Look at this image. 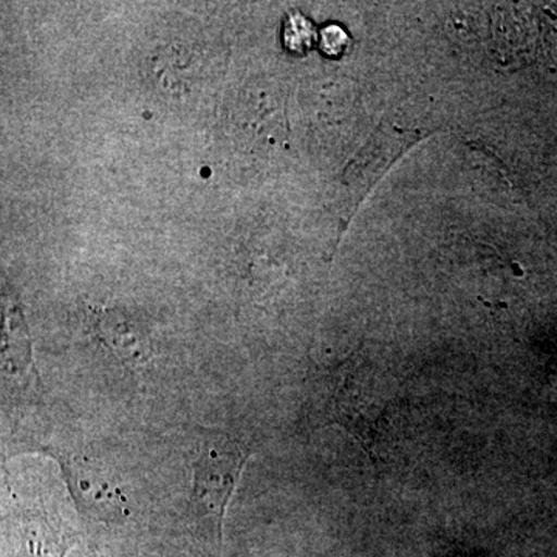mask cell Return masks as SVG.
<instances>
[{"label": "cell", "instance_id": "cell-3", "mask_svg": "<svg viewBox=\"0 0 557 557\" xmlns=\"http://www.w3.org/2000/svg\"><path fill=\"white\" fill-rule=\"evenodd\" d=\"M416 139L417 134L412 132H380L375 141L370 143L355 164L357 170H354L351 188L358 194L359 200Z\"/></svg>", "mask_w": 557, "mask_h": 557}, {"label": "cell", "instance_id": "cell-8", "mask_svg": "<svg viewBox=\"0 0 557 557\" xmlns=\"http://www.w3.org/2000/svg\"><path fill=\"white\" fill-rule=\"evenodd\" d=\"M87 491H91V482L87 480ZM94 491H108V486L97 487V482L94 483Z\"/></svg>", "mask_w": 557, "mask_h": 557}, {"label": "cell", "instance_id": "cell-5", "mask_svg": "<svg viewBox=\"0 0 557 557\" xmlns=\"http://www.w3.org/2000/svg\"><path fill=\"white\" fill-rule=\"evenodd\" d=\"M70 548L67 539L60 536L50 525L32 523L25 534L27 557H64Z\"/></svg>", "mask_w": 557, "mask_h": 557}, {"label": "cell", "instance_id": "cell-2", "mask_svg": "<svg viewBox=\"0 0 557 557\" xmlns=\"http://www.w3.org/2000/svg\"><path fill=\"white\" fill-rule=\"evenodd\" d=\"M383 416L384 406L380 399L366 391L358 373L350 370L333 398L332 420L346 429L372 460H375Z\"/></svg>", "mask_w": 557, "mask_h": 557}, {"label": "cell", "instance_id": "cell-6", "mask_svg": "<svg viewBox=\"0 0 557 557\" xmlns=\"http://www.w3.org/2000/svg\"><path fill=\"white\" fill-rule=\"evenodd\" d=\"M285 42L293 51L309 50L313 42V30L309 22L300 16L292 17L285 28Z\"/></svg>", "mask_w": 557, "mask_h": 557}, {"label": "cell", "instance_id": "cell-4", "mask_svg": "<svg viewBox=\"0 0 557 557\" xmlns=\"http://www.w3.org/2000/svg\"><path fill=\"white\" fill-rule=\"evenodd\" d=\"M100 332L102 339L109 344L121 358L135 359L143 358L146 354V343L143 341L141 333L134 329L132 322L119 317V314H108L101 319Z\"/></svg>", "mask_w": 557, "mask_h": 557}, {"label": "cell", "instance_id": "cell-1", "mask_svg": "<svg viewBox=\"0 0 557 557\" xmlns=\"http://www.w3.org/2000/svg\"><path fill=\"white\" fill-rule=\"evenodd\" d=\"M248 457L244 443L228 435H215L211 442H205L203 453L194 465L193 507L211 519L219 533Z\"/></svg>", "mask_w": 557, "mask_h": 557}, {"label": "cell", "instance_id": "cell-7", "mask_svg": "<svg viewBox=\"0 0 557 557\" xmlns=\"http://www.w3.org/2000/svg\"><path fill=\"white\" fill-rule=\"evenodd\" d=\"M347 35L336 25L325 28L321 36V47L329 57H338L347 49Z\"/></svg>", "mask_w": 557, "mask_h": 557}]
</instances>
